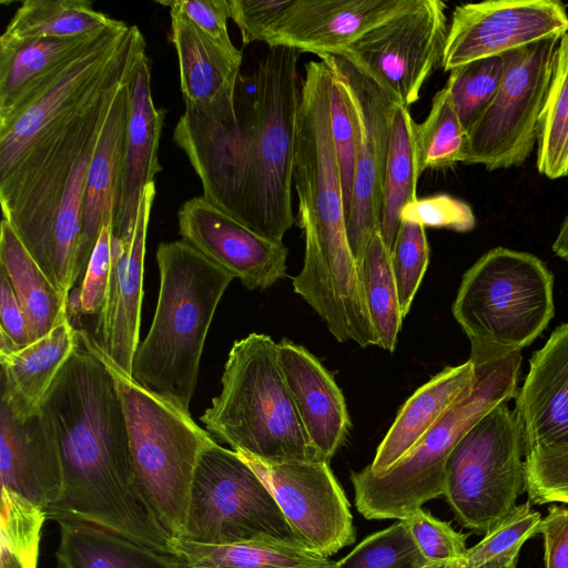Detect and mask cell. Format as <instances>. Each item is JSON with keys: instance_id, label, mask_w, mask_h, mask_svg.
<instances>
[{"instance_id": "1", "label": "cell", "mask_w": 568, "mask_h": 568, "mask_svg": "<svg viewBox=\"0 0 568 568\" xmlns=\"http://www.w3.org/2000/svg\"><path fill=\"white\" fill-rule=\"evenodd\" d=\"M300 54L291 47H268L251 73H240L233 100L205 108L185 105L173 132L201 181L203 196L277 242L294 222Z\"/></svg>"}, {"instance_id": "2", "label": "cell", "mask_w": 568, "mask_h": 568, "mask_svg": "<svg viewBox=\"0 0 568 568\" xmlns=\"http://www.w3.org/2000/svg\"><path fill=\"white\" fill-rule=\"evenodd\" d=\"M40 410L62 465L61 494L47 519L91 523L170 554L172 539L135 481L115 379L79 337Z\"/></svg>"}, {"instance_id": "3", "label": "cell", "mask_w": 568, "mask_h": 568, "mask_svg": "<svg viewBox=\"0 0 568 568\" xmlns=\"http://www.w3.org/2000/svg\"><path fill=\"white\" fill-rule=\"evenodd\" d=\"M296 122L293 181L305 251L293 288L331 331L365 326L359 266L349 246L339 165L329 126L332 70L324 61L304 67Z\"/></svg>"}, {"instance_id": "4", "label": "cell", "mask_w": 568, "mask_h": 568, "mask_svg": "<svg viewBox=\"0 0 568 568\" xmlns=\"http://www.w3.org/2000/svg\"><path fill=\"white\" fill-rule=\"evenodd\" d=\"M135 61L47 130L11 172L0 179L3 219L67 298L74 286L89 166L115 97L129 80Z\"/></svg>"}, {"instance_id": "5", "label": "cell", "mask_w": 568, "mask_h": 568, "mask_svg": "<svg viewBox=\"0 0 568 568\" xmlns=\"http://www.w3.org/2000/svg\"><path fill=\"white\" fill-rule=\"evenodd\" d=\"M156 262V307L133 357L131 377L189 412L211 322L234 277L182 240L161 243Z\"/></svg>"}, {"instance_id": "6", "label": "cell", "mask_w": 568, "mask_h": 568, "mask_svg": "<svg viewBox=\"0 0 568 568\" xmlns=\"http://www.w3.org/2000/svg\"><path fill=\"white\" fill-rule=\"evenodd\" d=\"M221 383L220 394L200 417L209 434L263 462L322 460L284 381L277 343L268 335L251 333L235 341Z\"/></svg>"}, {"instance_id": "7", "label": "cell", "mask_w": 568, "mask_h": 568, "mask_svg": "<svg viewBox=\"0 0 568 568\" xmlns=\"http://www.w3.org/2000/svg\"><path fill=\"white\" fill-rule=\"evenodd\" d=\"M473 364L474 385L407 457L382 474L366 467L352 471L355 506L363 517L402 520L426 501L444 496L446 464L453 449L479 419L517 396L520 352Z\"/></svg>"}, {"instance_id": "8", "label": "cell", "mask_w": 568, "mask_h": 568, "mask_svg": "<svg viewBox=\"0 0 568 568\" xmlns=\"http://www.w3.org/2000/svg\"><path fill=\"white\" fill-rule=\"evenodd\" d=\"M79 341L112 373L123 405L132 467L144 500L172 539L182 535L202 450L214 439L185 412L136 384L102 352L94 337Z\"/></svg>"}, {"instance_id": "9", "label": "cell", "mask_w": 568, "mask_h": 568, "mask_svg": "<svg viewBox=\"0 0 568 568\" xmlns=\"http://www.w3.org/2000/svg\"><path fill=\"white\" fill-rule=\"evenodd\" d=\"M452 312L470 361L521 353L554 317V275L534 254L494 247L463 275Z\"/></svg>"}, {"instance_id": "10", "label": "cell", "mask_w": 568, "mask_h": 568, "mask_svg": "<svg viewBox=\"0 0 568 568\" xmlns=\"http://www.w3.org/2000/svg\"><path fill=\"white\" fill-rule=\"evenodd\" d=\"M523 428L507 404L479 419L446 464L444 497L460 526L486 534L527 489Z\"/></svg>"}, {"instance_id": "11", "label": "cell", "mask_w": 568, "mask_h": 568, "mask_svg": "<svg viewBox=\"0 0 568 568\" xmlns=\"http://www.w3.org/2000/svg\"><path fill=\"white\" fill-rule=\"evenodd\" d=\"M179 539L206 545L277 541L302 546L265 483L236 452L215 440L199 457Z\"/></svg>"}, {"instance_id": "12", "label": "cell", "mask_w": 568, "mask_h": 568, "mask_svg": "<svg viewBox=\"0 0 568 568\" xmlns=\"http://www.w3.org/2000/svg\"><path fill=\"white\" fill-rule=\"evenodd\" d=\"M559 40L548 38L501 54V82L467 129L462 163L481 164L494 171L526 162L537 144L539 116Z\"/></svg>"}, {"instance_id": "13", "label": "cell", "mask_w": 568, "mask_h": 568, "mask_svg": "<svg viewBox=\"0 0 568 568\" xmlns=\"http://www.w3.org/2000/svg\"><path fill=\"white\" fill-rule=\"evenodd\" d=\"M445 11L443 1L412 0L334 57L347 61L396 103L409 108L442 65L448 32Z\"/></svg>"}, {"instance_id": "14", "label": "cell", "mask_w": 568, "mask_h": 568, "mask_svg": "<svg viewBox=\"0 0 568 568\" xmlns=\"http://www.w3.org/2000/svg\"><path fill=\"white\" fill-rule=\"evenodd\" d=\"M320 59L327 62L345 90L355 122V171L346 229L359 264L368 241L379 232L392 120L398 103L347 61L334 55Z\"/></svg>"}, {"instance_id": "15", "label": "cell", "mask_w": 568, "mask_h": 568, "mask_svg": "<svg viewBox=\"0 0 568 568\" xmlns=\"http://www.w3.org/2000/svg\"><path fill=\"white\" fill-rule=\"evenodd\" d=\"M239 455L265 483L303 547L328 558L355 541L349 503L328 463Z\"/></svg>"}, {"instance_id": "16", "label": "cell", "mask_w": 568, "mask_h": 568, "mask_svg": "<svg viewBox=\"0 0 568 568\" xmlns=\"http://www.w3.org/2000/svg\"><path fill=\"white\" fill-rule=\"evenodd\" d=\"M560 0H487L457 6L448 26L442 68L452 71L568 32Z\"/></svg>"}, {"instance_id": "17", "label": "cell", "mask_w": 568, "mask_h": 568, "mask_svg": "<svg viewBox=\"0 0 568 568\" xmlns=\"http://www.w3.org/2000/svg\"><path fill=\"white\" fill-rule=\"evenodd\" d=\"M178 221L182 241L247 290H265L286 275L288 250L283 242L253 232L203 195L185 201Z\"/></svg>"}, {"instance_id": "18", "label": "cell", "mask_w": 568, "mask_h": 568, "mask_svg": "<svg viewBox=\"0 0 568 568\" xmlns=\"http://www.w3.org/2000/svg\"><path fill=\"white\" fill-rule=\"evenodd\" d=\"M154 196L153 182L140 200L132 236L119 239L111 233L108 293L95 327L94 339L102 352L130 377L140 344L145 243Z\"/></svg>"}, {"instance_id": "19", "label": "cell", "mask_w": 568, "mask_h": 568, "mask_svg": "<svg viewBox=\"0 0 568 568\" xmlns=\"http://www.w3.org/2000/svg\"><path fill=\"white\" fill-rule=\"evenodd\" d=\"M412 0H293L268 47L335 55L405 9Z\"/></svg>"}, {"instance_id": "20", "label": "cell", "mask_w": 568, "mask_h": 568, "mask_svg": "<svg viewBox=\"0 0 568 568\" xmlns=\"http://www.w3.org/2000/svg\"><path fill=\"white\" fill-rule=\"evenodd\" d=\"M129 120L120 195L112 216V235L134 234L140 200L146 186L162 170L159 145L165 110L155 106L151 91V61L143 52L135 61L129 81Z\"/></svg>"}, {"instance_id": "21", "label": "cell", "mask_w": 568, "mask_h": 568, "mask_svg": "<svg viewBox=\"0 0 568 568\" xmlns=\"http://www.w3.org/2000/svg\"><path fill=\"white\" fill-rule=\"evenodd\" d=\"M0 440L2 488L45 511L61 494L62 465L58 444L41 410L19 416L1 399Z\"/></svg>"}, {"instance_id": "22", "label": "cell", "mask_w": 568, "mask_h": 568, "mask_svg": "<svg viewBox=\"0 0 568 568\" xmlns=\"http://www.w3.org/2000/svg\"><path fill=\"white\" fill-rule=\"evenodd\" d=\"M277 358L307 437L329 464L351 428L343 393L332 374L302 345L282 339Z\"/></svg>"}, {"instance_id": "23", "label": "cell", "mask_w": 568, "mask_h": 568, "mask_svg": "<svg viewBox=\"0 0 568 568\" xmlns=\"http://www.w3.org/2000/svg\"><path fill=\"white\" fill-rule=\"evenodd\" d=\"M515 413L526 455L568 442V322L558 326L530 358Z\"/></svg>"}, {"instance_id": "24", "label": "cell", "mask_w": 568, "mask_h": 568, "mask_svg": "<svg viewBox=\"0 0 568 568\" xmlns=\"http://www.w3.org/2000/svg\"><path fill=\"white\" fill-rule=\"evenodd\" d=\"M128 81L115 97L87 174L73 284L84 275L102 227L112 224L119 200L129 120Z\"/></svg>"}, {"instance_id": "25", "label": "cell", "mask_w": 568, "mask_h": 568, "mask_svg": "<svg viewBox=\"0 0 568 568\" xmlns=\"http://www.w3.org/2000/svg\"><path fill=\"white\" fill-rule=\"evenodd\" d=\"M475 366L467 361L444 368L402 406L366 468L382 474L407 457L442 416L474 385Z\"/></svg>"}, {"instance_id": "26", "label": "cell", "mask_w": 568, "mask_h": 568, "mask_svg": "<svg viewBox=\"0 0 568 568\" xmlns=\"http://www.w3.org/2000/svg\"><path fill=\"white\" fill-rule=\"evenodd\" d=\"M184 104L205 108L234 98L242 60L231 57L182 13L170 9Z\"/></svg>"}, {"instance_id": "27", "label": "cell", "mask_w": 568, "mask_h": 568, "mask_svg": "<svg viewBox=\"0 0 568 568\" xmlns=\"http://www.w3.org/2000/svg\"><path fill=\"white\" fill-rule=\"evenodd\" d=\"M78 345L69 316L49 334L8 355H0L1 399L19 416L33 414Z\"/></svg>"}, {"instance_id": "28", "label": "cell", "mask_w": 568, "mask_h": 568, "mask_svg": "<svg viewBox=\"0 0 568 568\" xmlns=\"http://www.w3.org/2000/svg\"><path fill=\"white\" fill-rule=\"evenodd\" d=\"M105 29L81 37L0 41V123L9 120L45 80Z\"/></svg>"}, {"instance_id": "29", "label": "cell", "mask_w": 568, "mask_h": 568, "mask_svg": "<svg viewBox=\"0 0 568 568\" xmlns=\"http://www.w3.org/2000/svg\"><path fill=\"white\" fill-rule=\"evenodd\" d=\"M59 568H173L170 554L81 520H59Z\"/></svg>"}, {"instance_id": "30", "label": "cell", "mask_w": 568, "mask_h": 568, "mask_svg": "<svg viewBox=\"0 0 568 568\" xmlns=\"http://www.w3.org/2000/svg\"><path fill=\"white\" fill-rule=\"evenodd\" d=\"M0 264L7 274L27 321L30 342L49 334L68 317V298L51 283L2 217Z\"/></svg>"}, {"instance_id": "31", "label": "cell", "mask_w": 568, "mask_h": 568, "mask_svg": "<svg viewBox=\"0 0 568 568\" xmlns=\"http://www.w3.org/2000/svg\"><path fill=\"white\" fill-rule=\"evenodd\" d=\"M173 568H317L333 560L303 546L277 541L206 545L172 539Z\"/></svg>"}, {"instance_id": "32", "label": "cell", "mask_w": 568, "mask_h": 568, "mask_svg": "<svg viewBox=\"0 0 568 568\" xmlns=\"http://www.w3.org/2000/svg\"><path fill=\"white\" fill-rule=\"evenodd\" d=\"M416 126L409 109L397 104L392 120L379 224V234L389 252L400 225L402 210L418 197L417 182L423 172Z\"/></svg>"}, {"instance_id": "33", "label": "cell", "mask_w": 568, "mask_h": 568, "mask_svg": "<svg viewBox=\"0 0 568 568\" xmlns=\"http://www.w3.org/2000/svg\"><path fill=\"white\" fill-rule=\"evenodd\" d=\"M114 21L97 11L88 0H26L17 9L0 41L89 36Z\"/></svg>"}, {"instance_id": "34", "label": "cell", "mask_w": 568, "mask_h": 568, "mask_svg": "<svg viewBox=\"0 0 568 568\" xmlns=\"http://www.w3.org/2000/svg\"><path fill=\"white\" fill-rule=\"evenodd\" d=\"M537 170L550 180L568 175V32L555 52L537 131Z\"/></svg>"}, {"instance_id": "35", "label": "cell", "mask_w": 568, "mask_h": 568, "mask_svg": "<svg viewBox=\"0 0 568 568\" xmlns=\"http://www.w3.org/2000/svg\"><path fill=\"white\" fill-rule=\"evenodd\" d=\"M358 266L376 346L394 352L404 316L392 271L390 252L379 232L368 241Z\"/></svg>"}, {"instance_id": "36", "label": "cell", "mask_w": 568, "mask_h": 568, "mask_svg": "<svg viewBox=\"0 0 568 568\" xmlns=\"http://www.w3.org/2000/svg\"><path fill=\"white\" fill-rule=\"evenodd\" d=\"M416 131L422 172L449 169L463 161L467 131L445 85L434 95L430 110Z\"/></svg>"}, {"instance_id": "37", "label": "cell", "mask_w": 568, "mask_h": 568, "mask_svg": "<svg viewBox=\"0 0 568 568\" xmlns=\"http://www.w3.org/2000/svg\"><path fill=\"white\" fill-rule=\"evenodd\" d=\"M45 511L1 488V568H37Z\"/></svg>"}, {"instance_id": "38", "label": "cell", "mask_w": 568, "mask_h": 568, "mask_svg": "<svg viewBox=\"0 0 568 568\" xmlns=\"http://www.w3.org/2000/svg\"><path fill=\"white\" fill-rule=\"evenodd\" d=\"M503 73L501 55L475 60L449 72L445 88L466 131L496 94Z\"/></svg>"}, {"instance_id": "39", "label": "cell", "mask_w": 568, "mask_h": 568, "mask_svg": "<svg viewBox=\"0 0 568 568\" xmlns=\"http://www.w3.org/2000/svg\"><path fill=\"white\" fill-rule=\"evenodd\" d=\"M429 565L402 519L364 538L333 568H423Z\"/></svg>"}, {"instance_id": "40", "label": "cell", "mask_w": 568, "mask_h": 568, "mask_svg": "<svg viewBox=\"0 0 568 568\" xmlns=\"http://www.w3.org/2000/svg\"><path fill=\"white\" fill-rule=\"evenodd\" d=\"M428 263L429 244L425 227L409 221H400L390 250V265L404 317L410 310Z\"/></svg>"}, {"instance_id": "41", "label": "cell", "mask_w": 568, "mask_h": 568, "mask_svg": "<svg viewBox=\"0 0 568 568\" xmlns=\"http://www.w3.org/2000/svg\"><path fill=\"white\" fill-rule=\"evenodd\" d=\"M541 518L529 500L517 505L479 542L468 548L460 568H478L500 556L520 551L526 540L538 534Z\"/></svg>"}, {"instance_id": "42", "label": "cell", "mask_w": 568, "mask_h": 568, "mask_svg": "<svg viewBox=\"0 0 568 568\" xmlns=\"http://www.w3.org/2000/svg\"><path fill=\"white\" fill-rule=\"evenodd\" d=\"M418 550L429 565L460 568L467 554V535L456 531L449 523L418 508L403 519Z\"/></svg>"}, {"instance_id": "43", "label": "cell", "mask_w": 568, "mask_h": 568, "mask_svg": "<svg viewBox=\"0 0 568 568\" xmlns=\"http://www.w3.org/2000/svg\"><path fill=\"white\" fill-rule=\"evenodd\" d=\"M328 99L329 126L341 171L343 195L347 219L354 183L356 156V129L346 92L343 89L341 82L336 78L333 70L328 88Z\"/></svg>"}, {"instance_id": "44", "label": "cell", "mask_w": 568, "mask_h": 568, "mask_svg": "<svg viewBox=\"0 0 568 568\" xmlns=\"http://www.w3.org/2000/svg\"><path fill=\"white\" fill-rule=\"evenodd\" d=\"M400 221L455 232H469L476 225L473 209L466 202L445 193L417 197L402 210Z\"/></svg>"}, {"instance_id": "45", "label": "cell", "mask_w": 568, "mask_h": 568, "mask_svg": "<svg viewBox=\"0 0 568 568\" xmlns=\"http://www.w3.org/2000/svg\"><path fill=\"white\" fill-rule=\"evenodd\" d=\"M231 19L237 26L244 45L268 43L293 0H229Z\"/></svg>"}, {"instance_id": "46", "label": "cell", "mask_w": 568, "mask_h": 568, "mask_svg": "<svg viewBox=\"0 0 568 568\" xmlns=\"http://www.w3.org/2000/svg\"><path fill=\"white\" fill-rule=\"evenodd\" d=\"M193 22L231 57L242 60V51L231 41L227 20L231 18L229 0L160 1Z\"/></svg>"}, {"instance_id": "47", "label": "cell", "mask_w": 568, "mask_h": 568, "mask_svg": "<svg viewBox=\"0 0 568 568\" xmlns=\"http://www.w3.org/2000/svg\"><path fill=\"white\" fill-rule=\"evenodd\" d=\"M112 224L104 225L91 255L79 287V315L100 314L102 311L111 270Z\"/></svg>"}, {"instance_id": "48", "label": "cell", "mask_w": 568, "mask_h": 568, "mask_svg": "<svg viewBox=\"0 0 568 568\" xmlns=\"http://www.w3.org/2000/svg\"><path fill=\"white\" fill-rule=\"evenodd\" d=\"M545 568H568V507L552 505L541 518Z\"/></svg>"}, {"instance_id": "49", "label": "cell", "mask_w": 568, "mask_h": 568, "mask_svg": "<svg viewBox=\"0 0 568 568\" xmlns=\"http://www.w3.org/2000/svg\"><path fill=\"white\" fill-rule=\"evenodd\" d=\"M0 331L4 332L19 348L31 343L24 313L2 270L0 271Z\"/></svg>"}, {"instance_id": "50", "label": "cell", "mask_w": 568, "mask_h": 568, "mask_svg": "<svg viewBox=\"0 0 568 568\" xmlns=\"http://www.w3.org/2000/svg\"><path fill=\"white\" fill-rule=\"evenodd\" d=\"M554 253L568 262V212L551 246Z\"/></svg>"}, {"instance_id": "51", "label": "cell", "mask_w": 568, "mask_h": 568, "mask_svg": "<svg viewBox=\"0 0 568 568\" xmlns=\"http://www.w3.org/2000/svg\"><path fill=\"white\" fill-rule=\"evenodd\" d=\"M519 551L495 558L478 568H517Z\"/></svg>"}, {"instance_id": "52", "label": "cell", "mask_w": 568, "mask_h": 568, "mask_svg": "<svg viewBox=\"0 0 568 568\" xmlns=\"http://www.w3.org/2000/svg\"><path fill=\"white\" fill-rule=\"evenodd\" d=\"M423 568H443V567H438V566H435V565H427V566H425Z\"/></svg>"}, {"instance_id": "53", "label": "cell", "mask_w": 568, "mask_h": 568, "mask_svg": "<svg viewBox=\"0 0 568 568\" xmlns=\"http://www.w3.org/2000/svg\"><path fill=\"white\" fill-rule=\"evenodd\" d=\"M334 564H335V561L333 564L328 565V566L317 567V568H333Z\"/></svg>"}]
</instances>
